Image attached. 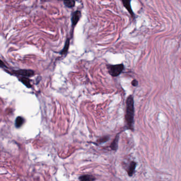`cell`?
Wrapping results in <instances>:
<instances>
[{"mask_svg":"<svg viewBox=\"0 0 181 181\" xmlns=\"http://www.w3.org/2000/svg\"><path fill=\"white\" fill-rule=\"evenodd\" d=\"M134 101L132 95H130L126 101V112L125 120L130 129H134Z\"/></svg>","mask_w":181,"mask_h":181,"instance_id":"6da1fadb","label":"cell"},{"mask_svg":"<svg viewBox=\"0 0 181 181\" xmlns=\"http://www.w3.org/2000/svg\"><path fill=\"white\" fill-rule=\"evenodd\" d=\"M124 69L123 64L110 65L108 66V71L109 74L113 77L118 76L122 73Z\"/></svg>","mask_w":181,"mask_h":181,"instance_id":"7a4b0ae2","label":"cell"},{"mask_svg":"<svg viewBox=\"0 0 181 181\" xmlns=\"http://www.w3.org/2000/svg\"><path fill=\"white\" fill-rule=\"evenodd\" d=\"M81 16H82L81 12L80 11H78V10L74 12L72 14V18H71L72 30H73L74 28L78 23L79 20H80Z\"/></svg>","mask_w":181,"mask_h":181,"instance_id":"3957f363","label":"cell"},{"mask_svg":"<svg viewBox=\"0 0 181 181\" xmlns=\"http://www.w3.org/2000/svg\"><path fill=\"white\" fill-rule=\"evenodd\" d=\"M14 74L17 75L21 76L22 77H30L34 75V72L32 70H27V69H20L18 71H14Z\"/></svg>","mask_w":181,"mask_h":181,"instance_id":"277c9868","label":"cell"},{"mask_svg":"<svg viewBox=\"0 0 181 181\" xmlns=\"http://www.w3.org/2000/svg\"><path fill=\"white\" fill-rule=\"evenodd\" d=\"M122 2L123 3L124 7H125V9L127 10L129 12L132 18H134V14L133 10L131 6V0H121Z\"/></svg>","mask_w":181,"mask_h":181,"instance_id":"5b68a950","label":"cell"},{"mask_svg":"<svg viewBox=\"0 0 181 181\" xmlns=\"http://www.w3.org/2000/svg\"><path fill=\"white\" fill-rule=\"evenodd\" d=\"M136 167V163L134 161H132L130 164L128 170V173L130 176H131L134 174L135 168Z\"/></svg>","mask_w":181,"mask_h":181,"instance_id":"8992f818","label":"cell"},{"mask_svg":"<svg viewBox=\"0 0 181 181\" xmlns=\"http://www.w3.org/2000/svg\"><path fill=\"white\" fill-rule=\"evenodd\" d=\"M79 180L80 181H94L95 180V178L90 175H84L80 176L79 177Z\"/></svg>","mask_w":181,"mask_h":181,"instance_id":"52a82bcc","label":"cell"},{"mask_svg":"<svg viewBox=\"0 0 181 181\" xmlns=\"http://www.w3.org/2000/svg\"><path fill=\"white\" fill-rule=\"evenodd\" d=\"M65 6L68 8H72L75 7L77 0H63Z\"/></svg>","mask_w":181,"mask_h":181,"instance_id":"ba28073f","label":"cell"},{"mask_svg":"<svg viewBox=\"0 0 181 181\" xmlns=\"http://www.w3.org/2000/svg\"><path fill=\"white\" fill-rule=\"evenodd\" d=\"M69 44H70V39H69V38H67V40H66V42H65L64 47L63 50L60 52V54H62V55H65V54L67 53V52H68V48H69Z\"/></svg>","mask_w":181,"mask_h":181,"instance_id":"9c48e42d","label":"cell"},{"mask_svg":"<svg viewBox=\"0 0 181 181\" xmlns=\"http://www.w3.org/2000/svg\"><path fill=\"white\" fill-rule=\"evenodd\" d=\"M24 122H25V119L21 116H18V118L16 119V127H17L18 128L21 127Z\"/></svg>","mask_w":181,"mask_h":181,"instance_id":"30bf717a","label":"cell"},{"mask_svg":"<svg viewBox=\"0 0 181 181\" xmlns=\"http://www.w3.org/2000/svg\"><path fill=\"white\" fill-rule=\"evenodd\" d=\"M119 139V137L118 135L116 137V138L114 139V140L113 141L111 145V148L112 150H116L118 146V141Z\"/></svg>","mask_w":181,"mask_h":181,"instance_id":"8fae6325","label":"cell"},{"mask_svg":"<svg viewBox=\"0 0 181 181\" xmlns=\"http://www.w3.org/2000/svg\"><path fill=\"white\" fill-rule=\"evenodd\" d=\"M20 80L27 87H32V85L30 84L29 78L26 77H22L21 78H20Z\"/></svg>","mask_w":181,"mask_h":181,"instance_id":"7c38bea8","label":"cell"},{"mask_svg":"<svg viewBox=\"0 0 181 181\" xmlns=\"http://www.w3.org/2000/svg\"><path fill=\"white\" fill-rule=\"evenodd\" d=\"M108 139H109V137H103L102 138H101L99 140H98V141L99 143H104V142H105V141L108 140Z\"/></svg>","mask_w":181,"mask_h":181,"instance_id":"4fadbf2b","label":"cell"},{"mask_svg":"<svg viewBox=\"0 0 181 181\" xmlns=\"http://www.w3.org/2000/svg\"><path fill=\"white\" fill-rule=\"evenodd\" d=\"M132 85L133 86H137L138 84V81L137 80H133L132 81Z\"/></svg>","mask_w":181,"mask_h":181,"instance_id":"5bb4252c","label":"cell"},{"mask_svg":"<svg viewBox=\"0 0 181 181\" xmlns=\"http://www.w3.org/2000/svg\"><path fill=\"white\" fill-rule=\"evenodd\" d=\"M5 64L3 62L2 60L0 59V68H5Z\"/></svg>","mask_w":181,"mask_h":181,"instance_id":"9a60e30c","label":"cell"}]
</instances>
